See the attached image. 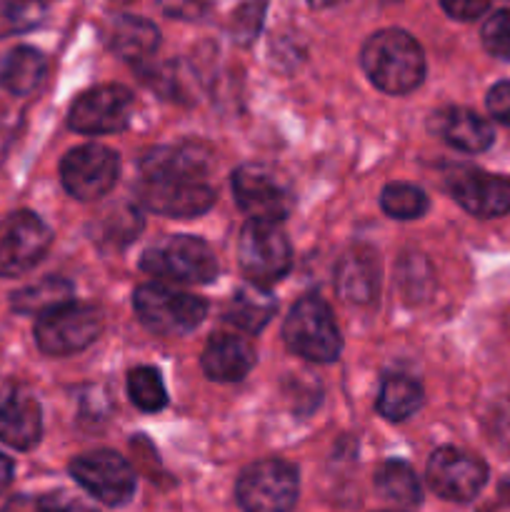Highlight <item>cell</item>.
<instances>
[{"label":"cell","mask_w":510,"mask_h":512,"mask_svg":"<svg viewBox=\"0 0 510 512\" xmlns=\"http://www.w3.org/2000/svg\"><path fill=\"white\" fill-rule=\"evenodd\" d=\"M213 165V153L205 143L185 140L178 145L153 148L140 160L143 180H183V183H203Z\"/></svg>","instance_id":"cell-16"},{"label":"cell","mask_w":510,"mask_h":512,"mask_svg":"<svg viewBox=\"0 0 510 512\" xmlns=\"http://www.w3.org/2000/svg\"><path fill=\"white\" fill-rule=\"evenodd\" d=\"M235 498L245 512H290L298 500V473L283 460H260L240 473Z\"/></svg>","instance_id":"cell-8"},{"label":"cell","mask_w":510,"mask_h":512,"mask_svg":"<svg viewBox=\"0 0 510 512\" xmlns=\"http://www.w3.org/2000/svg\"><path fill=\"white\" fill-rule=\"evenodd\" d=\"M488 103L490 115H493L498 123L508 125L510 128V80H503V83H495L493 88L488 90Z\"/></svg>","instance_id":"cell-33"},{"label":"cell","mask_w":510,"mask_h":512,"mask_svg":"<svg viewBox=\"0 0 510 512\" xmlns=\"http://www.w3.org/2000/svg\"><path fill=\"white\" fill-rule=\"evenodd\" d=\"M140 268L168 283L205 285L218 278V258L203 238L170 235L148 248L140 258Z\"/></svg>","instance_id":"cell-2"},{"label":"cell","mask_w":510,"mask_h":512,"mask_svg":"<svg viewBox=\"0 0 510 512\" xmlns=\"http://www.w3.org/2000/svg\"><path fill=\"white\" fill-rule=\"evenodd\" d=\"M313 8H333V5H340L343 0H308Z\"/></svg>","instance_id":"cell-39"},{"label":"cell","mask_w":510,"mask_h":512,"mask_svg":"<svg viewBox=\"0 0 510 512\" xmlns=\"http://www.w3.org/2000/svg\"><path fill=\"white\" fill-rule=\"evenodd\" d=\"M73 293L75 288L70 280L50 275V278L40 280V283L35 285H28V288L10 295V308L20 315H35V318H40V315L48 313V310L70 303V300H73Z\"/></svg>","instance_id":"cell-24"},{"label":"cell","mask_w":510,"mask_h":512,"mask_svg":"<svg viewBox=\"0 0 510 512\" xmlns=\"http://www.w3.org/2000/svg\"><path fill=\"white\" fill-rule=\"evenodd\" d=\"M43 435V413L33 393L10 385L0 393V440L15 450H33Z\"/></svg>","instance_id":"cell-17"},{"label":"cell","mask_w":510,"mask_h":512,"mask_svg":"<svg viewBox=\"0 0 510 512\" xmlns=\"http://www.w3.org/2000/svg\"><path fill=\"white\" fill-rule=\"evenodd\" d=\"M233 193L250 220L280 223L295 208V193L278 170L260 163H245L233 173Z\"/></svg>","instance_id":"cell-6"},{"label":"cell","mask_w":510,"mask_h":512,"mask_svg":"<svg viewBox=\"0 0 510 512\" xmlns=\"http://www.w3.org/2000/svg\"><path fill=\"white\" fill-rule=\"evenodd\" d=\"M133 308L145 328L168 338L193 333L208 313L203 298L158 283L140 285L133 295Z\"/></svg>","instance_id":"cell-4"},{"label":"cell","mask_w":510,"mask_h":512,"mask_svg":"<svg viewBox=\"0 0 510 512\" xmlns=\"http://www.w3.org/2000/svg\"><path fill=\"white\" fill-rule=\"evenodd\" d=\"M70 475L80 488L105 505H125L135 495V473L128 460L113 450L78 455L70 463Z\"/></svg>","instance_id":"cell-11"},{"label":"cell","mask_w":510,"mask_h":512,"mask_svg":"<svg viewBox=\"0 0 510 512\" xmlns=\"http://www.w3.org/2000/svg\"><path fill=\"white\" fill-rule=\"evenodd\" d=\"M488 483V465L458 448H440L428 460V485L435 495L468 503Z\"/></svg>","instance_id":"cell-13"},{"label":"cell","mask_w":510,"mask_h":512,"mask_svg":"<svg viewBox=\"0 0 510 512\" xmlns=\"http://www.w3.org/2000/svg\"><path fill=\"white\" fill-rule=\"evenodd\" d=\"M505 483H510V478H508V480H505Z\"/></svg>","instance_id":"cell-41"},{"label":"cell","mask_w":510,"mask_h":512,"mask_svg":"<svg viewBox=\"0 0 510 512\" xmlns=\"http://www.w3.org/2000/svg\"><path fill=\"white\" fill-rule=\"evenodd\" d=\"M278 310V303L270 295L268 288L263 285L245 283L243 288H238L230 298L228 310H225V320L235 328H240L243 333H260L265 325L270 323V318Z\"/></svg>","instance_id":"cell-22"},{"label":"cell","mask_w":510,"mask_h":512,"mask_svg":"<svg viewBox=\"0 0 510 512\" xmlns=\"http://www.w3.org/2000/svg\"><path fill=\"white\" fill-rule=\"evenodd\" d=\"M380 205L385 213L395 220H415L423 218L430 208V200L418 185L410 183H390L380 195Z\"/></svg>","instance_id":"cell-27"},{"label":"cell","mask_w":510,"mask_h":512,"mask_svg":"<svg viewBox=\"0 0 510 512\" xmlns=\"http://www.w3.org/2000/svg\"><path fill=\"white\" fill-rule=\"evenodd\" d=\"M100 330H103L100 310L70 300L35 320V343H38L40 353L63 358V355L80 353L93 345Z\"/></svg>","instance_id":"cell-7"},{"label":"cell","mask_w":510,"mask_h":512,"mask_svg":"<svg viewBox=\"0 0 510 512\" xmlns=\"http://www.w3.org/2000/svg\"><path fill=\"white\" fill-rule=\"evenodd\" d=\"M203 373L215 383H238L253 370V345L238 335L218 333L208 340L203 350Z\"/></svg>","instance_id":"cell-20"},{"label":"cell","mask_w":510,"mask_h":512,"mask_svg":"<svg viewBox=\"0 0 510 512\" xmlns=\"http://www.w3.org/2000/svg\"><path fill=\"white\" fill-rule=\"evenodd\" d=\"M145 83L168 100H178V103L195 100L193 80H190V73H185V68L180 63H165L160 68L148 70L145 73Z\"/></svg>","instance_id":"cell-29"},{"label":"cell","mask_w":510,"mask_h":512,"mask_svg":"<svg viewBox=\"0 0 510 512\" xmlns=\"http://www.w3.org/2000/svg\"><path fill=\"white\" fill-rule=\"evenodd\" d=\"M478 512H510V483L500 485L498 495L490 503H485Z\"/></svg>","instance_id":"cell-37"},{"label":"cell","mask_w":510,"mask_h":512,"mask_svg":"<svg viewBox=\"0 0 510 512\" xmlns=\"http://www.w3.org/2000/svg\"><path fill=\"white\" fill-rule=\"evenodd\" d=\"M133 93L123 85H98L78 95L68 113V125L75 133L105 135L118 133L130 123Z\"/></svg>","instance_id":"cell-12"},{"label":"cell","mask_w":510,"mask_h":512,"mask_svg":"<svg viewBox=\"0 0 510 512\" xmlns=\"http://www.w3.org/2000/svg\"><path fill=\"white\" fill-rule=\"evenodd\" d=\"M423 405V388L408 375H390L383 380L378 395V413L390 423H403L410 415H415Z\"/></svg>","instance_id":"cell-25"},{"label":"cell","mask_w":510,"mask_h":512,"mask_svg":"<svg viewBox=\"0 0 510 512\" xmlns=\"http://www.w3.org/2000/svg\"><path fill=\"white\" fill-rule=\"evenodd\" d=\"M135 198L143 208L168 218H195L208 213L215 203L210 185L183 180H140Z\"/></svg>","instance_id":"cell-15"},{"label":"cell","mask_w":510,"mask_h":512,"mask_svg":"<svg viewBox=\"0 0 510 512\" xmlns=\"http://www.w3.org/2000/svg\"><path fill=\"white\" fill-rule=\"evenodd\" d=\"M120 173V158L105 145H80L60 163L63 188L78 200H98L113 190Z\"/></svg>","instance_id":"cell-10"},{"label":"cell","mask_w":510,"mask_h":512,"mask_svg":"<svg viewBox=\"0 0 510 512\" xmlns=\"http://www.w3.org/2000/svg\"><path fill=\"white\" fill-rule=\"evenodd\" d=\"M45 78V55L30 45L8 50L0 63V85L13 95L33 93Z\"/></svg>","instance_id":"cell-23"},{"label":"cell","mask_w":510,"mask_h":512,"mask_svg":"<svg viewBox=\"0 0 510 512\" xmlns=\"http://www.w3.org/2000/svg\"><path fill=\"white\" fill-rule=\"evenodd\" d=\"M360 65L375 88L390 95H405L425 78V55L418 40L400 28L378 30L365 40Z\"/></svg>","instance_id":"cell-1"},{"label":"cell","mask_w":510,"mask_h":512,"mask_svg":"<svg viewBox=\"0 0 510 512\" xmlns=\"http://www.w3.org/2000/svg\"><path fill=\"white\" fill-rule=\"evenodd\" d=\"M428 128L435 138L460 153H483L495 140L493 125L468 108L435 110L428 120Z\"/></svg>","instance_id":"cell-18"},{"label":"cell","mask_w":510,"mask_h":512,"mask_svg":"<svg viewBox=\"0 0 510 512\" xmlns=\"http://www.w3.org/2000/svg\"><path fill=\"white\" fill-rule=\"evenodd\" d=\"M445 188L455 203L478 218H498L510 213V178L475 168H453L445 175Z\"/></svg>","instance_id":"cell-14"},{"label":"cell","mask_w":510,"mask_h":512,"mask_svg":"<svg viewBox=\"0 0 510 512\" xmlns=\"http://www.w3.org/2000/svg\"><path fill=\"white\" fill-rule=\"evenodd\" d=\"M213 0H158V8L168 18L178 20H203L210 13Z\"/></svg>","instance_id":"cell-32"},{"label":"cell","mask_w":510,"mask_h":512,"mask_svg":"<svg viewBox=\"0 0 510 512\" xmlns=\"http://www.w3.org/2000/svg\"><path fill=\"white\" fill-rule=\"evenodd\" d=\"M53 243L48 225L30 210L0 220V278H18L33 270Z\"/></svg>","instance_id":"cell-9"},{"label":"cell","mask_w":510,"mask_h":512,"mask_svg":"<svg viewBox=\"0 0 510 512\" xmlns=\"http://www.w3.org/2000/svg\"><path fill=\"white\" fill-rule=\"evenodd\" d=\"M375 490L390 503L408 505V508L423 500V488H420L413 468L400 460H388L375 470Z\"/></svg>","instance_id":"cell-26"},{"label":"cell","mask_w":510,"mask_h":512,"mask_svg":"<svg viewBox=\"0 0 510 512\" xmlns=\"http://www.w3.org/2000/svg\"><path fill=\"white\" fill-rule=\"evenodd\" d=\"M238 263L248 283L263 288L280 283L293 265L288 235L278 228V223L248 220L238 238Z\"/></svg>","instance_id":"cell-5"},{"label":"cell","mask_w":510,"mask_h":512,"mask_svg":"<svg viewBox=\"0 0 510 512\" xmlns=\"http://www.w3.org/2000/svg\"><path fill=\"white\" fill-rule=\"evenodd\" d=\"M378 255L365 245H355L335 265V290L345 303L368 305L378 295Z\"/></svg>","instance_id":"cell-19"},{"label":"cell","mask_w":510,"mask_h":512,"mask_svg":"<svg viewBox=\"0 0 510 512\" xmlns=\"http://www.w3.org/2000/svg\"><path fill=\"white\" fill-rule=\"evenodd\" d=\"M3 512H48L45 498H30V495H18L5 505Z\"/></svg>","instance_id":"cell-36"},{"label":"cell","mask_w":510,"mask_h":512,"mask_svg":"<svg viewBox=\"0 0 510 512\" xmlns=\"http://www.w3.org/2000/svg\"><path fill=\"white\" fill-rule=\"evenodd\" d=\"M45 508L48 512H98L80 500L63 498V495H45Z\"/></svg>","instance_id":"cell-35"},{"label":"cell","mask_w":510,"mask_h":512,"mask_svg":"<svg viewBox=\"0 0 510 512\" xmlns=\"http://www.w3.org/2000/svg\"><path fill=\"white\" fill-rule=\"evenodd\" d=\"M118 3H130V0H118Z\"/></svg>","instance_id":"cell-40"},{"label":"cell","mask_w":510,"mask_h":512,"mask_svg":"<svg viewBox=\"0 0 510 512\" xmlns=\"http://www.w3.org/2000/svg\"><path fill=\"white\" fill-rule=\"evenodd\" d=\"M110 50L130 63H143L158 50L160 30L140 15H120L110 28Z\"/></svg>","instance_id":"cell-21"},{"label":"cell","mask_w":510,"mask_h":512,"mask_svg":"<svg viewBox=\"0 0 510 512\" xmlns=\"http://www.w3.org/2000/svg\"><path fill=\"white\" fill-rule=\"evenodd\" d=\"M445 13L455 20H475L490 8V0H440Z\"/></svg>","instance_id":"cell-34"},{"label":"cell","mask_w":510,"mask_h":512,"mask_svg":"<svg viewBox=\"0 0 510 512\" xmlns=\"http://www.w3.org/2000/svg\"><path fill=\"white\" fill-rule=\"evenodd\" d=\"M5 18L13 30H30L43 23L45 3L43 0H8Z\"/></svg>","instance_id":"cell-31"},{"label":"cell","mask_w":510,"mask_h":512,"mask_svg":"<svg viewBox=\"0 0 510 512\" xmlns=\"http://www.w3.org/2000/svg\"><path fill=\"white\" fill-rule=\"evenodd\" d=\"M483 45L490 55L510 60V8L490 15L483 25Z\"/></svg>","instance_id":"cell-30"},{"label":"cell","mask_w":510,"mask_h":512,"mask_svg":"<svg viewBox=\"0 0 510 512\" xmlns=\"http://www.w3.org/2000/svg\"><path fill=\"white\" fill-rule=\"evenodd\" d=\"M10 480H13V460L0 453V495L8 490Z\"/></svg>","instance_id":"cell-38"},{"label":"cell","mask_w":510,"mask_h":512,"mask_svg":"<svg viewBox=\"0 0 510 512\" xmlns=\"http://www.w3.org/2000/svg\"><path fill=\"white\" fill-rule=\"evenodd\" d=\"M283 340L295 355L313 363H333L343 350V338L328 303L315 295L293 305L283 323Z\"/></svg>","instance_id":"cell-3"},{"label":"cell","mask_w":510,"mask_h":512,"mask_svg":"<svg viewBox=\"0 0 510 512\" xmlns=\"http://www.w3.org/2000/svg\"><path fill=\"white\" fill-rule=\"evenodd\" d=\"M128 395L133 405H138L145 413H158L168 403V393H165L163 378L155 368L140 365L128 373Z\"/></svg>","instance_id":"cell-28"}]
</instances>
